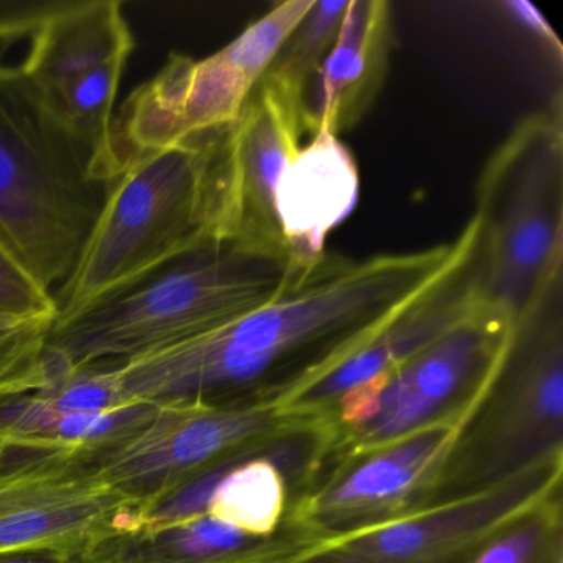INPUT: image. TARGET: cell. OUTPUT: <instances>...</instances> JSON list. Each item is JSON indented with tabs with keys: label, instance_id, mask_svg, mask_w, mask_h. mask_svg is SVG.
I'll list each match as a JSON object with an SVG mask.
<instances>
[{
	"label": "cell",
	"instance_id": "16",
	"mask_svg": "<svg viewBox=\"0 0 563 563\" xmlns=\"http://www.w3.org/2000/svg\"><path fill=\"white\" fill-rule=\"evenodd\" d=\"M390 4L351 0L338 41L301 97L305 136L339 134L354 128L377 100L391 51Z\"/></svg>",
	"mask_w": 563,
	"mask_h": 563
},
{
	"label": "cell",
	"instance_id": "9",
	"mask_svg": "<svg viewBox=\"0 0 563 563\" xmlns=\"http://www.w3.org/2000/svg\"><path fill=\"white\" fill-rule=\"evenodd\" d=\"M143 523V507L104 479L90 454L8 448L0 457V555L74 563L111 533Z\"/></svg>",
	"mask_w": 563,
	"mask_h": 563
},
{
	"label": "cell",
	"instance_id": "26",
	"mask_svg": "<svg viewBox=\"0 0 563 563\" xmlns=\"http://www.w3.org/2000/svg\"><path fill=\"white\" fill-rule=\"evenodd\" d=\"M503 8L506 9L507 14L522 25L529 34H532L547 51L555 58L556 64L562 65L563 47L562 42L556 37L553 29L547 24L543 15L540 14L536 5L526 2V0H512V2H504Z\"/></svg>",
	"mask_w": 563,
	"mask_h": 563
},
{
	"label": "cell",
	"instance_id": "23",
	"mask_svg": "<svg viewBox=\"0 0 563 563\" xmlns=\"http://www.w3.org/2000/svg\"><path fill=\"white\" fill-rule=\"evenodd\" d=\"M47 357V382L41 390L34 391L37 397L60 410L77 413H110L131 407L140 401H131L124 394L113 364H93L85 367H68L55 355Z\"/></svg>",
	"mask_w": 563,
	"mask_h": 563
},
{
	"label": "cell",
	"instance_id": "24",
	"mask_svg": "<svg viewBox=\"0 0 563 563\" xmlns=\"http://www.w3.org/2000/svg\"><path fill=\"white\" fill-rule=\"evenodd\" d=\"M0 312L11 316H52L55 319L58 316L54 292L42 286L2 242Z\"/></svg>",
	"mask_w": 563,
	"mask_h": 563
},
{
	"label": "cell",
	"instance_id": "7",
	"mask_svg": "<svg viewBox=\"0 0 563 563\" xmlns=\"http://www.w3.org/2000/svg\"><path fill=\"white\" fill-rule=\"evenodd\" d=\"M517 322L487 305L470 321L347 395L325 418L331 446L325 467L428 428L464 420L503 365Z\"/></svg>",
	"mask_w": 563,
	"mask_h": 563
},
{
	"label": "cell",
	"instance_id": "1",
	"mask_svg": "<svg viewBox=\"0 0 563 563\" xmlns=\"http://www.w3.org/2000/svg\"><path fill=\"white\" fill-rule=\"evenodd\" d=\"M471 219L451 243L352 260L325 252L275 301L216 331L114 362L131 401L278 408L361 347L437 282L466 249Z\"/></svg>",
	"mask_w": 563,
	"mask_h": 563
},
{
	"label": "cell",
	"instance_id": "25",
	"mask_svg": "<svg viewBox=\"0 0 563 563\" xmlns=\"http://www.w3.org/2000/svg\"><path fill=\"white\" fill-rule=\"evenodd\" d=\"M70 0H0V47L34 37Z\"/></svg>",
	"mask_w": 563,
	"mask_h": 563
},
{
	"label": "cell",
	"instance_id": "19",
	"mask_svg": "<svg viewBox=\"0 0 563 563\" xmlns=\"http://www.w3.org/2000/svg\"><path fill=\"white\" fill-rule=\"evenodd\" d=\"M157 405L140 404L110 413L60 410L31 394L0 398V444L41 451L98 454L113 451L140 433Z\"/></svg>",
	"mask_w": 563,
	"mask_h": 563
},
{
	"label": "cell",
	"instance_id": "11",
	"mask_svg": "<svg viewBox=\"0 0 563 563\" xmlns=\"http://www.w3.org/2000/svg\"><path fill=\"white\" fill-rule=\"evenodd\" d=\"M463 421L341 457L291 504L289 516L328 543L427 509Z\"/></svg>",
	"mask_w": 563,
	"mask_h": 563
},
{
	"label": "cell",
	"instance_id": "3",
	"mask_svg": "<svg viewBox=\"0 0 563 563\" xmlns=\"http://www.w3.org/2000/svg\"><path fill=\"white\" fill-rule=\"evenodd\" d=\"M217 131L140 157L111 184L77 265L55 296L54 324L130 291L216 240L210 157Z\"/></svg>",
	"mask_w": 563,
	"mask_h": 563
},
{
	"label": "cell",
	"instance_id": "4",
	"mask_svg": "<svg viewBox=\"0 0 563 563\" xmlns=\"http://www.w3.org/2000/svg\"><path fill=\"white\" fill-rule=\"evenodd\" d=\"M108 189L41 91L0 62V242L51 291L74 272Z\"/></svg>",
	"mask_w": 563,
	"mask_h": 563
},
{
	"label": "cell",
	"instance_id": "2",
	"mask_svg": "<svg viewBox=\"0 0 563 563\" xmlns=\"http://www.w3.org/2000/svg\"><path fill=\"white\" fill-rule=\"evenodd\" d=\"M305 268L288 253L209 240L130 291L52 325L47 352L68 367L130 361L263 308Z\"/></svg>",
	"mask_w": 563,
	"mask_h": 563
},
{
	"label": "cell",
	"instance_id": "12",
	"mask_svg": "<svg viewBox=\"0 0 563 563\" xmlns=\"http://www.w3.org/2000/svg\"><path fill=\"white\" fill-rule=\"evenodd\" d=\"M276 407L210 408L157 405L140 433L108 453L90 454L104 479L143 507L222 466L291 421Z\"/></svg>",
	"mask_w": 563,
	"mask_h": 563
},
{
	"label": "cell",
	"instance_id": "28",
	"mask_svg": "<svg viewBox=\"0 0 563 563\" xmlns=\"http://www.w3.org/2000/svg\"><path fill=\"white\" fill-rule=\"evenodd\" d=\"M5 451H8V448L4 444H0V457L4 456Z\"/></svg>",
	"mask_w": 563,
	"mask_h": 563
},
{
	"label": "cell",
	"instance_id": "14",
	"mask_svg": "<svg viewBox=\"0 0 563 563\" xmlns=\"http://www.w3.org/2000/svg\"><path fill=\"white\" fill-rule=\"evenodd\" d=\"M479 243L477 222L466 249L437 282L344 361L286 398L278 410L292 417L325 420L347 395L483 311L489 302L484 298Z\"/></svg>",
	"mask_w": 563,
	"mask_h": 563
},
{
	"label": "cell",
	"instance_id": "10",
	"mask_svg": "<svg viewBox=\"0 0 563 563\" xmlns=\"http://www.w3.org/2000/svg\"><path fill=\"white\" fill-rule=\"evenodd\" d=\"M302 136L298 98L262 78L239 120L216 133L210 157L213 239L242 240L289 255L276 189Z\"/></svg>",
	"mask_w": 563,
	"mask_h": 563
},
{
	"label": "cell",
	"instance_id": "6",
	"mask_svg": "<svg viewBox=\"0 0 563 563\" xmlns=\"http://www.w3.org/2000/svg\"><path fill=\"white\" fill-rule=\"evenodd\" d=\"M484 298L516 322L563 276L562 97L523 118L476 187Z\"/></svg>",
	"mask_w": 563,
	"mask_h": 563
},
{
	"label": "cell",
	"instance_id": "27",
	"mask_svg": "<svg viewBox=\"0 0 563 563\" xmlns=\"http://www.w3.org/2000/svg\"><path fill=\"white\" fill-rule=\"evenodd\" d=\"M0 563H68L58 556L44 555V553H8L0 555Z\"/></svg>",
	"mask_w": 563,
	"mask_h": 563
},
{
	"label": "cell",
	"instance_id": "5",
	"mask_svg": "<svg viewBox=\"0 0 563 563\" xmlns=\"http://www.w3.org/2000/svg\"><path fill=\"white\" fill-rule=\"evenodd\" d=\"M562 282L517 322L503 365L457 431L430 507L486 493L562 456Z\"/></svg>",
	"mask_w": 563,
	"mask_h": 563
},
{
	"label": "cell",
	"instance_id": "15",
	"mask_svg": "<svg viewBox=\"0 0 563 563\" xmlns=\"http://www.w3.org/2000/svg\"><path fill=\"white\" fill-rule=\"evenodd\" d=\"M322 543L289 514L272 536L199 514L111 533L74 563H289Z\"/></svg>",
	"mask_w": 563,
	"mask_h": 563
},
{
	"label": "cell",
	"instance_id": "8",
	"mask_svg": "<svg viewBox=\"0 0 563 563\" xmlns=\"http://www.w3.org/2000/svg\"><path fill=\"white\" fill-rule=\"evenodd\" d=\"M312 2L289 0L275 5L206 60L170 55L163 70L128 98L114 120V140L128 166L235 123L276 52Z\"/></svg>",
	"mask_w": 563,
	"mask_h": 563
},
{
	"label": "cell",
	"instance_id": "17",
	"mask_svg": "<svg viewBox=\"0 0 563 563\" xmlns=\"http://www.w3.org/2000/svg\"><path fill=\"white\" fill-rule=\"evenodd\" d=\"M357 196V164L338 136L316 134L299 147L276 189L279 229L298 265L324 255L325 239L352 212Z\"/></svg>",
	"mask_w": 563,
	"mask_h": 563
},
{
	"label": "cell",
	"instance_id": "22",
	"mask_svg": "<svg viewBox=\"0 0 563 563\" xmlns=\"http://www.w3.org/2000/svg\"><path fill=\"white\" fill-rule=\"evenodd\" d=\"M52 316L0 312V398L41 390L47 382V338Z\"/></svg>",
	"mask_w": 563,
	"mask_h": 563
},
{
	"label": "cell",
	"instance_id": "18",
	"mask_svg": "<svg viewBox=\"0 0 563 563\" xmlns=\"http://www.w3.org/2000/svg\"><path fill=\"white\" fill-rule=\"evenodd\" d=\"M133 51L120 2L70 0L32 37L19 70L38 91H48Z\"/></svg>",
	"mask_w": 563,
	"mask_h": 563
},
{
	"label": "cell",
	"instance_id": "20",
	"mask_svg": "<svg viewBox=\"0 0 563 563\" xmlns=\"http://www.w3.org/2000/svg\"><path fill=\"white\" fill-rule=\"evenodd\" d=\"M471 563H563L562 486L507 520Z\"/></svg>",
	"mask_w": 563,
	"mask_h": 563
},
{
	"label": "cell",
	"instance_id": "21",
	"mask_svg": "<svg viewBox=\"0 0 563 563\" xmlns=\"http://www.w3.org/2000/svg\"><path fill=\"white\" fill-rule=\"evenodd\" d=\"M351 0H314L276 52L263 80L298 98L338 41Z\"/></svg>",
	"mask_w": 563,
	"mask_h": 563
},
{
	"label": "cell",
	"instance_id": "13",
	"mask_svg": "<svg viewBox=\"0 0 563 563\" xmlns=\"http://www.w3.org/2000/svg\"><path fill=\"white\" fill-rule=\"evenodd\" d=\"M562 483L563 454L486 493L322 543L289 563H471L507 520Z\"/></svg>",
	"mask_w": 563,
	"mask_h": 563
}]
</instances>
